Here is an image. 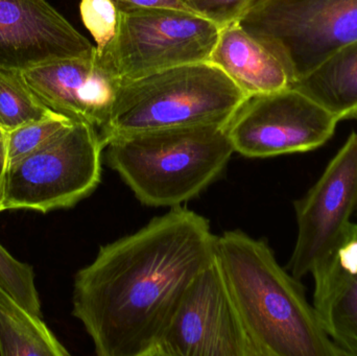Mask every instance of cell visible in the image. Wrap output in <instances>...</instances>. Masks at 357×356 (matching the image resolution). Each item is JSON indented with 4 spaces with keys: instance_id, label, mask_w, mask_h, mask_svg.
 <instances>
[{
    "instance_id": "cell-13",
    "label": "cell",
    "mask_w": 357,
    "mask_h": 356,
    "mask_svg": "<svg viewBox=\"0 0 357 356\" xmlns=\"http://www.w3.org/2000/svg\"><path fill=\"white\" fill-rule=\"evenodd\" d=\"M312 275L323 330L343 356H357V224Z\"/></svg>"
},
{
    "instance_id": "cell-10",
    "label": "cell",
    "mask_w": 357,
    "mask_h": 356,
    "mask_svg": "<svg viewBox=\"0 0 357 356\" xmlns=\"http://www.w3.org/2000/svg\"><path fill=\"white\" fill-rule=\"evenodd\" d=\"M298 233L287 270L312 274L337 246L357 210V133L352 132L307 194L294 203Z\"/></svg>"
},
{
    "instance_id": "cell-16",
    "label": "cell",
    "mask_w": 357,
    "mask_h": 356,
    "mask_svg": "<svg viewBox=\"0 0 357 356\" xmlns=\"http://www.w3.org/2000/svg\"><path fill=\"white\" fill-rule=\"evenodd\" d=\"M50 328L0 288V356H68Z\"/></svg>"
},
{
    "instance_id": "cell-1",
    "label": "cell",
    "mask_w": 357,
    "mask_h": 356,
    "mask_svg": "<svg viewBox=\"0 0 357 356\" xmlns=\"http://www.w3.org/2000/svg\"><path fill=\"white\" fill-rule=\"evenodd\" d=\"M203 215L177 206L100 247L77 272L73 316L98 356H151L195 278L215 258Z\"/></svg>"
},
{
    "instance_id": "cell-23",
    "label": "cell",
    "mask_w": 357,
    "mask_h": 356,
    "mask_svg": "<svg viewBox=\"0 0 357 356\" xmlns=\"http://www.w3.org/2000/svg\"><path fill=\"white\" fill-rule=\"evenodd\" d=\"M8 132L0 125V204H1L2 192H3L4 177L8 167V148H6Z\"/></svg>"
},
{
    "instance_id": "cell-9",
    "label": "cell",
    "mask_w": 357,
    "mask_h": 356,
    "mask_svg": "<svg viewBox=\"0 0 357 356\" xmlns=\"http://www.w3.org/2000/svg\"><path fill=\"white\" fill-rule=\"evenodd\" d=\"M151 356H260L216 258L191 282Z\"/></svg>"
},
{
    "instance_id": "cell-22",
    "label": "cell",
    "mask_w": 357,
    "mask_h": 356,
    "mask_svg": "<svg viewBox=\"0 0 357 356\" xmlns=\"http://www.w3.org/2000/svg\"><path fill=\"white\" fill-rule=\"evenodd\" d=\"M119 12L148 10V8H177L189 10L183 0H112Z\"/></svg>"
},
{
    "instance_id": "cell-7",
    "label": "cell",
    "mask_w": 357,
    "mask_h": 356,
    "mask_svg": "<svg viewBox=\"0 0 357 356\" xmlns=\"http://www.w3.org/2000/svg\"><path fill=\"white\" fill-rule=\"evenodd\" d=\"M220 27L190 10L119 12L116 36L102 52L121 82L209 61Z\"/></svg>"
},
{
    "instance_id": "cell-21",
    "label": "cell",
    "mask_w": 357,
    "mask_h": 356,
    "mask_svg": "<svg viewBox=\"0 0 357 356\" xmlns=\"http://www.w3.org/2000/svg\"><path fill=\"white\" fill-rule=\"evenodd\" d=\"M190 12L220 29L239 23L261 0H183Z\"/></svg>"
},
{
    "instance_id": "cell-3",
    "label": "cell",
    "mask_w": 357,
    "mask_h": 356,
    "mask_svg": "<svg viewBox=\"0 0 357 356\" xmlns=\"http://www.w3.org/2000/svg\"><path fill=\"white\" fill-rule=\"evenodd\" d=\"M109 167L142 204L182 206L224 173L234 154L226 125L139 132L105 146Z\"/></svg>"
},
{
    "instance_id": "cell-19",
    "label": "cell",
    "mask_w": 357,
    "mask_h": 356,
    "mask_svg": "<svg viewBox=\"0 0 357 356\" xmlns=\"http://www.w3.org/2000/svg\"><path fill=\"white\" fill-rule=\"evenodd\" d=\"M71 121L68 117L56 113L54 116L26 123L8 132V163L37 150Z\"/></svg>"
},
{
    "instance_id": "cell-14",
    "label": "cell",
    "mask_w": 357,
    "mask_h": 356,
    "mask_svg": "<svg viewBox=\"0 0 357 356\" xmlns=\"http://www.w3.org/2000/svg\"><path fill=\"white\" fill-rule=\"evenodd\" d=\"M209 62L222 69L247 96L291 86L280 61L239 23L220 29Z\"/></svg>"
},
{
    "instance_id": "cell-20",
    "label": "cell",
    "mask_w": 357,
    "mask_h": 356,
    "mask_svg": "<svg viewBox=\"0 0 357 356\" xmlns=\"http://www.w3.org/2000/svg\"><path fill=\"white\" fill-rule=\"evenodd\" d=\"M82 21L102 52L114 40L119 27V12L112 0H82Z\"/></svg>"
},
{
    "instance_id": "cell-11",
    "label": "cell",
    "mask_w": 357,
    "mask_h": 356,
    "mask_svg": "<svg viewBox=\"0 0 357 356\" xmlns=\"http://www.w3.org/2000/svg\"><path fill=\"white\" fill-rule=\"evenodd\" d=\"M21 75L50 110L91 125L100 137L106 130L121 81L98 50L87 58L48 63Z\"/></svg>"
},
{
    "instance_id": "cell-5",
    "label": "cell",
    "mask_w": 357,
    "mask_h": 356,
    "mask_svg": "<svg viewBox=\"0 0 357 356\" xmlns=\"http://www.w3.org/2000/svg\"><path fill=\"white\" fill-rule=\"evenodd\" d=\"M104 150L93 127L71 121L37 150L8 163L0 212L75 206L100 183Z\"/></svg>"
},
{
    "instance_id": "cell-8",
    "label": "cell",
    "mask_w": 357,
    "mask_h": 356,
    "mask_svg": "<svg viewBox=\"0 0 357 356\" xmlns=\"http://www.w3.org/2000/svg\"><path fill=\"white\" fill-rule=\"evenodd\" d=\"M339 119L296 88L247 96L226 125L234 153L264 159L324 146Z\"/></svg>"
},
{
    "instance_id": "cell-17",
    "label": "cell",
    "mask_w": 357,
    "mask_h": 356,
    "mask_svg": "<svg viewBox=\"0 0 357 356\" xmlns=\"http://www.w3.org/2000/svg\"><path fill=\"white\" fill-rule=\"evenodd\" d=\"M54 114L29 89L21 71L0 69V125L6 132Z\"/></svg>"
},
{
    "instance_id": "cell-4",
    "label": "cell",
    "mask_w": 357,
    "mask_h": 356,
    "mask_svg": "<svg viewBox=\"0 0 357 356\" xmlns=\"http://www.w3.org/2000/svg\"><path fill=\"white\" fill-rule=\"evenodd\" d=\"M247 95L209 61L190 63L121 82L109 125L110 140L139 132L226 125Z\"/></svg>"
},
{
    "instance_id": "cell-18",
    "label": "cell",
    "mask_w": 357,
    "mask_h": 356,
    "mask_svg": "<svg viewBox=\"0 0 357 356\" xmlns=\"http://www.w3.org/2000/svg\"><path fill=\"white\" fill-rule=\"evenodd\" d=\"M0 288L23 309L42 318L41 302L36 290L33 268L16 261L1 245Z\"/></svg>"
},
{
    "instance_id": "cell-6",
    "label": "cell",
    "mask_w": 357,
    "mask_h": 356,
    "mask_svg": "<svg viewBox=\"0 0 357 356\" xmlns=\"http://www.w3.org/2000/svg\"><path fill=\"white\" fill-rule=\"evenodd\" d=\"M239 24L280 61L291 86L357 40V0H261Z\"/></svg>"
},
{
    "instance_id": "cell-15",
    "label": "cell",
    "mask_w": 357,
    "mask_h": 356,
    "mask_svg": "<svg viewBox=\"0 0 357 356\" xmlns=\"http://www.w3.org/2000/svg\"><path fill=\"white\" fill-rule=\"evenodd\" d=\"M291 87L340 121L357 116V40L340 48Z\"/></svg>"
},
{
    "instance_id": "cell-2",
    "label": "cell",
    "mask_w": 357,
    "mask_h": 356,
    "mask_svg": "<svg viewBox=\"0 0 357 356\" xmlns=\"http://www.w3.org/2000/svg\"><path fill=\"white\" fill-rule=\"evenodd\" d=\"M215 258L260 356H343L321 325L299 279L266 240L241 230L216 236Z\"/></svg>"
},
{
    "instance_id": "cell-12",
    "label": "cell",
    "mask_w": 357,
    "mask_h": 356,
    "mask_svg": "<svg viewBox=\"0 0 357 356\" xmlns=\"http://www.w3.org/2000/svg\"><path fill=\"white\" fill-rule=\"evenodd\" d=\"M96 50L47 0H0V69L24 71Z\"/></svg>"
}]
</instances>
